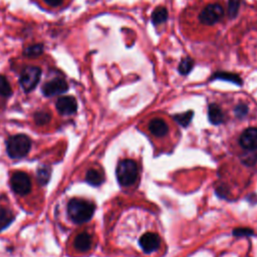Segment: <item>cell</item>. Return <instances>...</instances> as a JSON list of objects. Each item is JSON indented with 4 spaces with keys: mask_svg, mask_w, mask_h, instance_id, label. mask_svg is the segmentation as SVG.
<instances>
[{
    "mask_svg": "<svg viewBox=\"0 0 257 257\" xmlns=\"http://www.w3.org/2000/svg\"><path fill=\"white\" fill-rule=\"evenodd\" d=\"M94 205L86 200L74 198L67 205V212L70 219L75 223H84L91 219L94 213Z\"/></svg>",
    "mask_w": 257,
    "mask_h": 257,
    "instance_id": "cell-1",
    "label": "cell"
},
{
    "mask_svg": "<svg viewBox=\"0 0 257 257\" xmlns=\"http://www.w3.org/2000/svg\"><path fill=\"white\" fill-rule=\"evenodd\" d=\"M138 165L135 161L126 159L118 163L116 167V178L121 186L133 185L138 178Z\"/></svg>",
    "mask_w": 257,
    "mask_h": 257,
    "instance_id": "cell-2",
    "label": "cell"
},
{
    "mask_svg": "<svg viewBox=\"0 0 257 257\" xmlns=\"http://www.w3.org/2000/svg\"><path fill=\"white\" fill-rule=\"evenodd\" d=\"M31 147L30 139L25 135H16L7 141V154L12 159L25 157Z\"/></svg>",
    "mask_w": 257,
    "mask_h": 257,
    "instance_id": "cell-3",
    "label": "cell"
},
{
    "mask_svg": "<svg viewBox=\"0 0 257 257\" xmlns=\"http://www.w3.org/2000/svg\"><path fill=\"white\" fill-rule=\"evenodd\" d=\"M41 76V69L38 66L28 65L21 71L19 83L25 92H30L38 84Z\"/></svg>",
    "mask_w": 257,
    "mask_h": 257,
    "instance_id": "cell-4",
    "label": "cell"
},
{
    "mask_svg": "<svg viewBox=\"0 0 257 257\" xmlns=\"http://www.w3.org/2000/svg\"><path fill=\"white\" fill-rule=\"evenodd\" d=\"M224 15L223 7L218 3L208 4L204 7L199 15V20L205 25H214Z\"/></svg>",
    "mask_w": 257,
    "mask_h": 257,
    "instance_id": "cell-5",
    "label": "cell"
},
{
    "mask_svg": "<svg viewBox=\"0 0 257 257\" xmlns=\"http://www.w3.org/2000/svg\"><path fill=\"white\" fill-rule=\"evenodd\" d=\"M10 185L14 193L20 196L27 195L31 190V182L27 174L23 172H16L12 175Z\"/></svg>",
    "mask_w": 257,
    "mask_h": 257,
    "instance_id": "cell-6",
    "label": "cell"
},
{
    "mask_svg": "<svg viewBox=\"0 0 257 257\" xmlns=\"http://www.w3.org/2000/svg\"><path fill=\"white\" fill-rule=\"evenodd\" d=\"M67 90H68V84L62 78H54L50 81H47L42 86L43 94L48 97L64 93Z\"/></svg>",
    "mask_w": 257,
    "mask_h": 257,
    "instance_id": "cell-7",
    "label": "cell"
},
{
    "mask_svg": "<svg viewBox=\"0 0 257 257\" xmlns=\"http://www.w3.org/2000/svg\"><path fill=\"white\" fill-rule=\"evenodd\" d=\"M161 245V238L158 234L153 232L145 233L140 239V246L146 253H152L159 249Z\"/></svg>",
    "mask_w": 257,
    "mask_h": 257,
    "instance_id": "cell-8",
    "label": "cell"
},
{
    "mask_svg": "<svg viewBox=\"0 0 257 257\" xmlns=\"http://www.w3.org/2000/svg\"><path fill=\"white\" fill-rule=\"evenodd\" d=\"M55 107L59 113L64 115H69L76 111L77 102H76V99L71 95L61 96L57 99L55 103Z\"/></svg>",
    "mask_w": 257,
    "mask_h": 257,
    "instance_id": "cell-9",
    "label": "cell"
},
{
    "mask_svg": "<svg viewBox=\"0 0 257 257\" xmlns=\"http://www.w3.org/2000/svg\"><path fill=\"white\" fill-rule=\"evenodd\" d=\"M240 145L246 150H256L257 149V127L246 128L240 137Z\"/></svg>",
    "mask_w": 257,
    "mask_h": 257,
    "instance_id": "cell-10",
    "label": "cell"
},
{
    "mask_svg": "<svg viewBox=\"0 0 257 257\" xmlns=\"http://www.w3.org/2000/svg\"><path fill=\"white\" fill-rule=\"evenodd\" d=\"M149 130L155 137L162 138L168 134L169 125L163 118L156 117L149 122Z\"/></svg>",
    "mask_w": 257,
    "mask_h": 257,
    "instance_id": "cell-11",
    "label": "cell"
},
{
    "mask_svg": "<svg viewBox=\"0 0 257 257\" xmlns=\"http://www.w3.org/2000/svg\"><path fill=\"white\" fill-rule=\"evenodd\" d=\"M91 236L85 232L78 234L74 239V247L80 252H86L91 248Z\"/></svg>",
    "mask_w": 257,
    "mask_h": 257,
    "instance_id": "cell-12",
    "label": "cell"
},
{
    "mask_svg": "<svg viewBox=\"0 0 257 257\" xmlns=\"http://www.w3.org/2000/svg\"><path fill=\"white\" fill-rule=\"evenodd\" d=\"M211 79L226 80V81H230L232 83L238 84V85L242 84V79L238 74H235L232 72H227V71H217L212 75Z\"/></svg>",
    "mask_w": 257,
    "mask_h": 257,
    "instance_id": "cell-13",
    "label": "cell"
},
{
    "mask_svg": "<svg viewBox=\"0 0 257 257\" xmlns=\"http://www.w3.org/2000/svg\"><path fill=\"white\" fill-rule=\"evenodd\" d=\"M208 116H209V120L213 124H219L224 120V114L222 109L215 103H212L209 105Z\"/></svg>",
    "mask_w": 257,
    "mask_h": 257,
    "instance_id": "cell-14",
    "label": "cell"
},
{
    "mask_svg": "<svg viewBox=\"0 0 257 257\" xmlns=\"http://www.w3.org/2000/svg\"><path fill=\"white\" fill-rule=\"evenodd\" d=\"M85 181L91 186H99L104 181V176L97 170H88L85 175Z\"/></svg>",
    "mask_w": 257,
    "mask_h": 257,
    "instance_id": "cell-15",
    "label": "cell"
},
{
    "mask_svg": "<svg viewBox=\"0 0 257 257\" xmlns=\"http://www.w3.org/2000/svg\"><path fill=\"white\" fill-rule=\"evenodd\" d=\"M152 22L155 24V25H159L163 22H165L167 19H168V10L166 7H158L156 8L153 13H152Z\"/></svg>",
    "mask_w": 257,
    "mask_h": 257,
    "instance_id": "cell-16",
    "label": "cell"
},
{
    "mask_svg": "<svg viewBox=\"0 0 257 257\" xmlns=\"http://www.w3.org/2000/svg\"><path fill=\"white\" fill-rule=\"evenodd\" d=\"M13 220H14V215L11 213V211L1 208L0 209V232L4 230L6 227H8Z\"/></svg>",
    "mask_w": 257,
    "mask_h": 257,
    "instance_id": "cell-17",
    "label": "cell"
},
{
    "mask_svg": "<svg viewBox=\"0 0 257 257\" xmlns=\"http://www.w3.org/2000/svg\"><path fill=\"white\" fill-rule=\"evenodd\" d=\"M44 50V46L42 43H36V44H32L27 46L24 51L23 54L27 57H38L43 53Z\"/></svg>",
    "mask_w": 257,
    "mask_h": 257,
    "instance_id": "cell-18",
    "label": "cell"
},
{
    "mask_svg": "<svg viewBox=\"0 0 257 257\" xmlns=\"http://www.w3.org/2000/svg\"><path fill=\"white\" fill-rule=\"evenodd\" d=\"M51 175V169L47 165H42L37 170V180L41 185L48 183Z\"/></svg>",
    "mask_w": 257,
    "mask_h": 257,
    "instance_id": "cell-19",
    "label": "cell"
},
{
    "mask_svg": "<svg viewBox=\"0 0 257 257\" xmlns=\"http://www.w3.org/2000/svg\"><path fill=\"white\" fill-rule=\"evenodd\" d=\"M194 67V60L191 57H184L178 67V70L181 74L187 75L191 72V70Z\"/></svg>",
    "mask_w": 257,
    "mask_h": 257,
    "instance_id": "cell-20",
    "label": "cell"
},
{
    "mask_svg": "<svg viewBox=\"0 0 257 257\" xmlns=\"http://www.w3.org/2000/svg\"><path fill=\"white\" fill-rule=\"evenodd\" d=\"M193 115H194V112L192 110H189V111H186V112H183V113L175 114L174 119L179 124H181L182 126H187L191 122V120L193 118Z\"/></svg>",
    "mask_w": 257,
    "mask_h": 257,
    "instance_id": "cell-21",
    "label": "cell"
},
{
    "mask_svg": "<svg viewBox=\"0 0 257 257\" xmlns=\"http://www.w3.org/2000/svg\"><path fill=\"white\" fill-rule=\"evenodd\" d=\"M11 94H12V88L9 81L5 76L0 75V95L10 96Z\"/></svg>",
    "mask_w": 257,
    "mask_h": 257,
    "instance_id": "cell-22",
    "label": "cell"
},
{
    "mask_svg": "<svg viewBox=\"0 0 257 257\" xmlns=\"http://www.w3.org/2000/svg\"><path fill=\"white\" fill-rule=\"evenodd\" d=\"M241 0H229L228 1V15L230 18H235L238 14Z\"/></svg>",
    "mask_w": 257,
    "mask_h": 257,
    "instance_id": "cell-23",
    "label": "cell"
},
{
    "mask_svg": "<svg viewBox=\"0 0 257 257\" xmlns=\"http://www.w3.org/2000/svg\"><path fill=\"white\" fill-rule=\"evenodd\" d=\"M34 119L37 124H45L50 120V113L47 111H38L34 114Z\"/></svg>",
    "mask_w": 257,
    "mask_h": 257,
    "instance_id": "cell-24",
    "label": "cell"
},
{
    "mask_svg": "<svg viewBox=\"0 0 257 257\" xmlns=\"http://www.w3.org/2000/svg\"><path fill=\"white\" fill-rule=\"evenodd\" d=\"M253 231L249 228H236L233 231V235L237 237H242V236H249L252 235Z\"/></svg>",
    "mask_w": 257,
    "mask_h": 257,
    "instance_id": "cell-25",
    "label": "cell"
},
{
    "mask_svg": "<svg viewBox=\"0 0 257 257\" xmlns=\"http://www.w3.org/2000/svg\"><path fill=\"white\" fill-rule=\"evenodd\" d=\"M247 111H248V107H247L246 104H243V103L237 105L236 108H235V113H236V115H237L238 117H243V116H245L246 113H247Z\"/></svg>",
    "mask_w": 257,
    "mask_h": 257,
    "instance_id": "cell-26",
    "label": "cell"
},
{
    "mask_svg": "<svg viewBox=\"0 0 257 257\" xmlns=\"http://www.w3.org/2000/svg\"><path fill=\"white\" fill-rule=\"evenodd\" d=\"M43 1L52 7H57V6L61 5L63 2V0H43Z\"/></svg>",
    "mask_w": 257,
    "mask_h": 257,
    "instance_id": "cell-27",
    "label": "cell"
}]
</instances>
